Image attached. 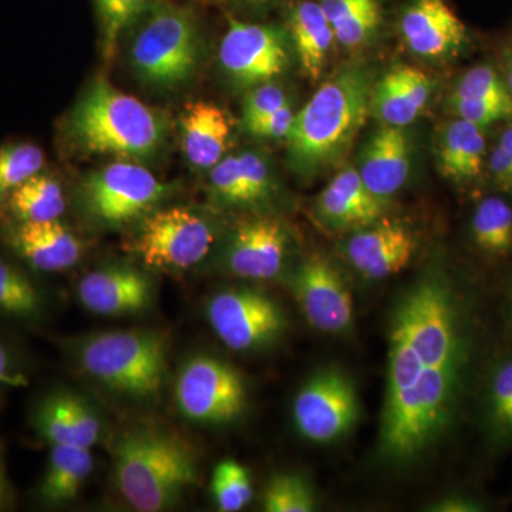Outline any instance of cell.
Returning <instances> with one entry per match:
<instances>
[{"label": "cell", "instance_id": "1", "mask_svg": "<svg viewBox=\"0 0 512 512\" xmlns=\"http://www.w3.org/2000/svg\"><path fill=\"white\" fill-rule=\"evenodd\" d=\"M471 313L466 293L440 261L394 303L377 439L387 466H413L453 429L476 350Z\"/></svg>", "mask_w": 512, "mask_h": 512}, {"label": "cell", "instance_id": "2", "mask_svg": "<svg viewBox=\"0 0 512 512\" xmlns=\"http://www.w3.org/2000/svg\"><path fill=\"white\" fill-rule=\"evenodd\" d=\"M375 72L362 63L339 69L296 113L288 137V165L312 181L339 168L370 117Z\"/></svg>", "mask_w": 512, "mask_h": 512}, {"label": "cell", "instance_id": "3", "mask_svg": "<svg viewBox=\"0 0 512 512\" xmlns=\"http://www.w3.org/2000/svg\"><path fill=\"white\" fill-rule=\"evenodd\" d=\"M64 130L82 153L144 164L163 153L170 121L100 74L67 114Z\"/></svg>", "mask_w": 512, "mask_h": 512}, {"label": "cell", "instance_id": "4", "mask_svg": "<svg viewBox=\"0 0 512 512\" xmlns=\"http://www.w3.org/2000/svg\"><path fill=\"white\" fill-rule=\"evenodd\" d=\"M114 483L133 510H170L198 483L195 448L180 434L153 426L131 427L114 444Z\"/></svg>", "mask_w": 512, "mask_h": 512}, {"label": "cell", "instance_id": "5", "mask_svg": "<svg viewBox=\"0 0 512 512\" xmlns=\"http://www.w3.org/2000/svg\"><path fill=\"white\" fill-rule=\"evenodd\" d=\"M128 64L138 82L157 92H174L194 79L204 40L194 10L156 0L128 29Z\"/></svg>", "mask_w": 512, "mask_h": 512}, {"label": "cell", "instance_id": "6", "mask_svg": "<svg viewBox=\"0 0 512 512\" xmlns=\"http://www.w3.org/2000/svg\"><path fill=\"white\" fill-rule=\"evenodd\" d=\"M74 360L94 382L133 400H150L163 390L168 338L153 329L107 330L76 340Z\"/></svg>", "mask_w": 512, "mask_h": 512}, {"label": "cell", "instance_id": "7", "mask_svg": "<svg viewBox=\"0 0 512 512\" xmlns=\"http://www.w3.org/2000/svg\"><path fill=\"white\" fill-rule=\"evenodd\" d=\"M220 238L217 224L204 212L168 207L141 218L126 248L151 268L183 271L204 261Z\"/></svg>", "mask_w": 512, "mask_h": 512}, {"label": "cell", "instance_id": "8", "mask_svg": "<svg viewBox=\"0 0 512 512\" xmlns=\"http://www.w3.org/2000/svg\"><path fill=\"white\" fill-rule=\"evenodd\" d=\"M173 190V184L158 180L143 164L117 160L84 178L80 201L96 224L119 228L156 210Z\"/></svg>", "mask_w": 512, "mask_h": 512}, {"label": "cell", "instance_id": "9", "mask_svg": "<svg viewBox=\"0 0 512 512\" xmlns=\"http://www.w3.org/2000/svg\"><path fill=\"white\" fill-rule=\"evenodd\" d=\"M175 404L181 416L202 426H227L247 409V383L220 357L192 356L175 379Z\"/></svg>", "mask_w": 512, "mask_h": 512}, {"label": "cell", "instance_id": "10", "mask_svg": "<svg viewBox=\"0 0 512 512\" xmlns=\"http://www.w3.org/2000/svg\"><path fill=\"white\" fill-rule=\"evenodd\" d=\"M207 318L218 339L235 352H261L284 338L288 318L268 293L235 286L208 301Z\"/></svg>", "mask_w": 512, "mask_h": 512}, {"label": "cell", "instance_id": "11", "mask_svg": "<svg viewBox=\"0 0 512 512\" xmlns=\"http://www.w3.org/2000/svg\"><path fill=\"white\" fill-rule=\"evenodd\" d=\"M359 417L356 384L339 367H320L302 384L293 400V424L303 439L312 443L342 440L356 426Z\"/></svg>", "mask_w": 512, "mask_h": 512}, {"label": "cell", "instance_id": "12", "mask_svg": "<svg viewBox=\"0 0 512 512\" xmlns=\"http://www.w3.org/2000/svg\"><path fill=\"white\" fill-rule=\"evenodd\" d=\"M220 241L221 268L251 281H274L289 272L296 248L292 229L271 215L238 221Z\"/></svg>", "mask_w": 512, "mask_h": 512}, {"label": "cell", "instance_id": "13", "mask_svg": "<svg viewBox=\"0 0 512 512\" xmlns=\"http://www.w3.org/2000/svg\"><path fill=\"white\" fill-rule=\"evenodd\" d=\"M291 49L286 29L231 19L221 40V69L239 89H252L275 82L288 70Z\"/></svg>", "mask_w": 512, "mask_h": 512}, {"label": "cell", "instance_id": "14", "mask_svg": "<svg viewBox=\"0 0 512 512\" xmlns=\"http://www.w3.org/2000/svg\"><path fill=\"white\" fill-rule=\"evenodd\" d=\"M309 325L326 335H346L355 325V302L345 276L323 255L298 262L286 275Z\"/></svg>", "mask_w": 512, "mask_h": 512}, {"label": "cell", "instance_id": "15", "mask_svg": "<svg viewBox=\"0 0 512 512\" xmlns=\"http://www.w3.org/2000/svg\"><path fill=\"white\" fill-rule=\"evenodd\" d=\"M416 234L409 225L390 218L346 234L340 244L343 258L366 281H384L400 274L416 255Z\"/></svg>", "mask_w": 512, "mask_h": 512}, {"label": "cell", "instance_id": "16", "mask_svg": "<svg viewBox=\"0 0 512 512\" xmlns=\"http://www.w3.org/2000/svg\"><path fill=\"white\" fill-rule=\"evenodd\" d=\"M208 194L217 207L265 210L278 198L279 185L268 158L245 150L225 156L211 168Z\"/></svg>", "mask_w": 512, "mask_h": 512}, {"label": "cell", "instance_id": "17", "mask_svg": "<svg viewBox=\"0 0 512 512\" xmlns=\"http://www.w3.org/2000/svg\"><path fill=\"white\" fill-rule=\"evenodd\" d=\"M390 200L377 197L356 167L340 170L313 204V218L326 231L349 234L389 215Z\"/></svg>", "mask_w": 512, "mask_h": 512}, {"label": "cell", "instance_id": "18", "mask_svg": "<svg viewBox=\"0 0 512 512\" xmlns=\"http://www.w3.org/2000/svg\"><path fill=\"white\" fill-rule=\"evenodd\" d=\"M400 33L414 55L448 60L467 45L466 25L447 0H409L400 18Z\"/></svg>", "mask_w": 512, "mask_h": 512}, {"label": "cell", "instance_id": "19", "mask_svg": "<svg viewBox=\"0 0 512 512\" xmlns=\"http://www.w3.org/2000/svg\"><path fill=\"white\" fill-rule=\"evenodd\" d=\"M414 150L409 127L382 124L360 148L356 170L373 194L390 200L409 181Z\"/></svg>", "mask_w": 512, "mask_h": 512}, {"label": "cell", "instance_id": "20", "mask_svg": "<svg viewBox=\"0 0 512 512\" xmlns=\"http://www.w3.org/2000/svg\"><path fill=\"white\" fill-rule=\"evenodd\" d=\"M77 295L94 315L121 318L146 311L153 302L150 278L130 265H109L84 275Z\"/></svg>", "mask_w": 512, "mask_h": 512}, {"label": "cell", "instance_id": "21", "mask_svg": "<svg viewBox=\"0 0 512 512\" xmlns=\"http://www.w3.org/2000/svg\"><path fill=\"white\" fill-rule=\"evenodd\" d=\"M32 426L50 447L92 448L103 433L96 409L82 394L72 390L46 394L33 410Z\"/></svg>", "mask_w": 512, "mask_h": 512}, {"label": "cell", "instance_id": "22", "mask_svg": "<svg viewBox=\"0 0 512 512\" xmlns=\"http://www.w3.org/2000/svg\"><path fill=\"white\" fill-rule=\"evenodd\" d=\"M178 124L185 160L195 170L210 171L227 156L234 121L217 103L204 100L188 103Z\"/></svg>", "mask_w": 512, "mask_h": 512}, {"label": "cell", "instance_id": "23", "mask_svg": "<svg viewBox=\"0 0 512 512\" xmlns=\"http://www.w3.org/2000/svg\"><path fill=\"white\" fill-rule=\"evenodd\" d=\"M10 247L36 271L62 272L82 259V239L60 220L18 222L8 232Z\"/></svg>", "mask_w": 512, "mask_h": 512}, {"label": "cell", "instance_id": "24", "mask_svg": "<svg viewBox=\"0 0 512 512\" xmlns=\"http://www.w3.org/2000/svg\"><path fill=\"white\" fill-rule=\"evenodd\" d=\"M433 79L416 67L394 66L373 87L370 116L386 126L409 127L433 92Z\"/></svg>", "mask_w": 512, "mask_h": 512}, {"label": "cell", "instance_id": "25", "mask_svg": "<svg viewBox=\"0 0 512 512\" xmlns=\"http://www.w3.org/2000/svg\"><path fill=\"white\" fill-rule=\"evenodd\" d=\"M436 164L440 174L456 184H470L483 175L487 163L484 128L454 119L440 128L436 140Z\"/></svg>", "mask_w": 512, "mask_h": 512}, {"label": "cell", "instance_id": "26", "mask_svg": "<svg viewBox=\"0 0 512 512\" xmlns=\"http://www.w3.org/2000/svg\"><path fill=\"white\" fill-rule=\"evenodd\" d=\"M286 32L303 74L313 82L320 79L336 39L319 2L301 0L292 5L286 18Z\"/></svg>", "mask_w": 512, "mask_h": 512}, {"label": "cell", "instance_id": "27", "mask_svg": "<svg viewBox=\"0 0 512 512\" xmlns=\"http://www.w3.org/2000/svg\"><path fill=\"white\" fill-rule=\"evenodd\" d=\"M481 430L495 450L512 446V353L495 360L485 377Z\"/></svg>", "mask_w": 512, "mask_h": 512}, {"label": "cell", "instance_id": "28", "mask_svg": "<svg viewBox=\"0 0 512 512\" xmlns=\"http://www.w3.org/2000/svg\"><path fill=\"white\" fill-rule=\"evenodd\" d=\"M94 457L90 448L50 447L45 474L39 484L40 501L47 505L70 503L92 476Z\"/></svg>", "mask_w": 512, "mask_h": 512}, {"label": "cell", "instance_id": "29", "mask_svg": "<svg viewBox=\"0 0 512 512\" xmlns=\"http://www.w3.org/2000/svg\"><path fill=\"white\" fill-rule=\"evenodd\" d=\"M335 33L336 42L348 49L372 43L383 25V0H319Z\"/></svg>", "mask_w": 512, "mask_h": 512}, {"label": "cell", "instance_id": "30", "mask_svg": "<svg viewBox=\"0 0 512 512\" xmlns=\"http://www.w3.org/2000/svg\"><path fill=\"white\" fill-rule=\"evenodd\" d=\"M6 200L18 222L56 221L66 211L62 184L45 173L33 175L10 192Z\"/></svg>", "mask_w": 512, "mask_h": 512}, {"label": "cell", "instance_id": "31", "mask_svg": "<svg viewBox=\"0 0 512 512\" xmlns=\"http://www.w3.org/2000/svg\"><path fill=\"white\" fill-rule=\"evenodd\" d=\"M473 244L490 256L512 252V207L501 197H487L478 202L470 222Z\"/></svg>", "mask_w": 512, "mask_h": 512}, {"label": "cell", "instance_id": "32", "mask_svg": "<svg viewBox=\"0 0 512 512\" xmlns=\"http://www.w3.org/2000/svg\"><path fill=\"white\" fill-rule=\"evenodd\" d=\"M156 0H94L99 20L101 52L109 62L117 52L121 37Z\"/></svg>", "mask_w": 512, "mask_h": 512}, {"label": "cell", "instance_id": "33", "mask_svg": "<svg viewBox=\"0 0 512 512\" xmlns=\"http://www.w3.org/2000/svg\"><path fill=\"white\" fill-rule=\"evenodd\" d=\"M42 296L36 285L16 268L0 258V312L18 319H33L42 311Z\"/></svg>", "mask_w": 512, "mask_h": 512}, {"label": "cell", "instance_id": "34", "mask_svg": "<svg viewBox=\"0 0 512 512\" xmlns=\"http://www.w3.org/2000/svg\"><path fill=\"white\" fill-rule=\"evenodd\" d=\"M211 493L218 510L222 512L244 510L254 498L249 471L237 460L225 458L214 468Z\"/></svg>", "mask_w": 512, "mask_h": 512}, {"label": "cell", "instance_id": "35", "mask_svg": "<svg viewBox=\"0 0 512 512\" xmlns=\"http://www.w3.org/2000/svg\"><path fill=\"white\" fill-rule=\"evenodd\" d=\"M262 507L266 512H312L316 507L315 491L302 474H276L266 484Z\"/></svg>", "mask_w": 512, "mask_h": 512}, {"label": "cell", "instance_id": "36", "mask_svg": "<svg viewBox=\"0 0 512 512\" xmlns=\"http://www.w3.org/2000/svg\"><path fill=\"white\" fill-rule=\"evenodd\" d=\"M46 164L42 148L32 143H13L0 146V200L33 175L42 173Z\"/></svg>", "mask_w": 512, "mask_h": 512}, {"label": "cell", "instance_id": "37", "mask_svg": "<svg viewBox=\"0 0 512 512\" xmlns=\"http://www.w3.org/2000/svg\"><path fill=\"white\" fill-rule=\"evenodd\" d=\"M451 94L463 99L512 104V96L503 77L488 64H478L468 69L458 79L456 89Z\"/></svg>", "mask_w": 512, "mask_h": 512}, {"label": "cell", "instance_id": "38", "mask_svg": "<svg viewBox=\"0 0 512 512\" xmlns=\"http://www.w3.org/2000/svg\"><path fill=\"white\" fill-rule=\"evenodd\" d=\"M448 110L457 119L466 120L481 128L497 123H511L512 104L491 103V101L463 99L450 94Z\"/></svg>", "mask_w": 512, "mask_h": 512}, {"label": "cell", "instance_id": "39", "mask_svg": "<svg viewBox=\"0 0 512 512\" xmlns=\"http://www.w3.org/2000/svg\"><path fill=\"white\" fill-rule=\"evenodd\" d=\"M291 100L286 96L285 90L275 82L258 84L249 89L242 106V126L247 127L256 121L271 116L272 113L282 109Z\"/></svg>", "mask_w": 512, "mask_h": 512}, {"label": "cell", "instance_id": "40", "mask_svg": "<svg viewBox=\"0 0 512 512\" xmlns=\"http://www.w3.org/2000/svg\"><path fill=\"white\" fill-rule=\"evenodd\" d=\"M295 110H293L292 103L286 104L271 116L265 117V119L256 121L254 124L244 127L247 133L252 134L255 137L262 138H286L288 137L289 131L295 121Z\"/></svg>", "mask_w": 512, "mask_h": 512}, {"label": "cell", "instance_id": "41", "mask_svg": "<svg viewBox=\"0 0 512 512\" xmlns=\"http://www.w3.org/2000/svg\"><path fill=\"white\" fill-rule=\"evenodd\" d=\"M485 164L490 170L495 185L512 197V157L510 154L495 144Z\"/></svg>", "mask_w": 512, "mask_h": 512}, {"label": "cell", "instance_id": "42", "mask_svg": "<svg viewBox=\"0 0 512 512\" xmlns=\"http://www.w3.org/2000/svg\"><path fill=\"white\" fill-rule=\"evenodd\" d=\"M433 512H478L484 511V505L471 495L450 494L444 495L436 503L430 505Z\"/></svg>", "mask_w": 512, "mask_h": 512}, {"label": "cell", "instance_id": "43", "mask_svg": "<svg viewBox=\"0 0 512 512\" xmlns=\"http://www.w3.org/2000/svg\"><path fill=\"white\" fill-rule=\"evenodd\" d=\"M28 379L19 372L8 348L0 342V387H22L28 384Z\"/></svg>", "mask_w": 512, "mask_h": 512}, {"label": "cell", "instance_id": "44", "mask_svg": "<svg viewBox=\"0 0 512 512\" xmlns=\"http://www.w3.org/2000/svg\"><path fill=\"white\" fill-rule=\"evenodd\" d=\"M13 501H15V493H13L12 483H10L5 451L0 444V511L9 510Z\"/></svg>", "mask_w": 512, "mask_h": 512}, {"label": "cell", "instance_id": "45", "mask_svg": "<svg viewBox=\"0 0 512 512\" xmlns=\"http://www.w3.org/2000/svg\"><path fill=\"white\" fill-rule=\"evenodd\" d=\"M503 63H504V82L507 84L508 90H510L512 96V40L504 47L503 52Z\"/></svg>", "mask_w": 512, "mask_h": 512}, {"label": "cell", "instance_id": "46", "mask_svg": "<svg viewBox=\"0 0 512 512\" xmlns=\"http://www.w3.org/2000/svg\"><path fill=\"white\" fill-rule=\"evenodd\" d=\"M229 2L232 5L238 6V8L262 10L271 6L275 0H229Z\"/></svg>", "mask_w": 512, "mask_h": 512}, {"label": "cell", "instance_id": "47", "mask_svg": "<svg viewBox=\"0 0 512 512\" xmlns=\"http://www.w3.org/2000/svg\"><path fill=\"white\" fill-rule=\"evenodd\" d=\"M497 144L501 148H504L512 157V124L503 130V133L498 137Z\"/></svg>", "mask_w": 512, "mask_h": 512}, {"label": "cell", "instance_id": "48", "mask_svg": "<svg viewBox=\"0 0 512 512\" xmlns=\"http://www.w3.org/2000/svg\"><path fill=\"white\" fill-rule=\"evenodd\" d=\"M507 318L508 325H510V328L512 329V278L507 289Z\"/></svg>", "mask_w": 512, "mask_h": 512}]
</instances>
